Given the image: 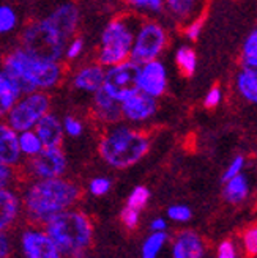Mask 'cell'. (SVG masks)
<instances>
[{"label": "cell", "mask_w": 257, "mask_h": 258, "mask_svg": "<svg viewBox=\"0 0 257 258\" xmlns=\"http://www.w3.org/2000/svg\"><path fill=\"white\" fill-rule=\"evenodd\" d=\"M19 192L22 216L33 225H44L53 216L74 208L82 199V187L67 176L27 179Z\"/></svg>", "instance_id": "1"}, {"label": "cell", "mask_w": 257, "mask_h": 258, "mask_svg": "<svg viewBox=\"0 0 257 258\" xmlns=\"http://www.w3.org/2000/svg\"><path fill=\"white\" fill-rule=\"evenodd\" d=\"M151 147L150 136L128 123L106 126L98 142L101 161L115 170H126L142 161Z\"/></svg>", "instance_id": "2"}, {"label": "cell", "mask_w": 257, "mask_h": 258, "mask_svg": "<svg viewBox=\"0 0 257 258\" xmlns=\"http://www.w3.org/2000/svg\"><path fill=\"white\" fill-rule=\"evenodd\" d=\"M2 70L15 77L24 95L53 90L60 85L65 76L62 61L41 60L25 52L21 47L13 49L5 55Z\"/></svg>", "instance_id": "3"}, {"label": "cell", "mask_w": 257, "mask_h": 258, "mask_svg": "<svg viewBox=\"0 0 257 258\" xmlns=\"http://www.w3.org/2000/svg\"><path fill=\"white\" fill-rule=\"evenodd\" d=\"M43 227L63 258H73L81 252H88L93 244V221L81 210L70 208L62 211L50 217Z\"/></svg>", "instance_id": "4"}, {"label": "cell", "mask_w": 257, "mask_h": 258, "mask_svg": "<svg viewBox=\"0 0 257 258\" xmlns=\"http://www.w3.org/2000/svg\"><path fill=\"white\" fill-rule=\"evenodd\" d=\"M139 16L125 15L111 19L99 35V47L96 52V63L102 68L130 60L134 33L140 24Z\"/></svg>", "instance_id": "5"}, {"label": "cell", "mask_w": 257, "mask_h": 258, "mask_svg": "<svg viewBox=\"0 0 257 258\" xmlns=\"http://www.w3.org/2000/svg\"><path fill=\"white\" fill-rule=\"evenodd\" d=\"M70 38L46 16L30 21L21 33L19 47L33 57L49 61H62Z\"/></svg>", "instance_id": "6"}, {"label": "cell", "mask_w": 257, "mask_h": 258, "mask_svg": "<svg viewBox=\"0 0 257 258\" xmlns=\"http://www.w3.org/2000/svg\"><path fill=\"white\" fill-rule=\"evenodd\" d=\"M169 32L157 19H142L134 33L130 60L136 64L157 60L168 47Z\"/></svg>", "instance_id": "7"}, {"label": "cell", "mask_w": 257, "mask_h": 258, "mask_svg": "<svg viewBox=\"0 0 257 258\" xmlns=\"http://www.w3.org/2000/svg\"><path fill=\"white\" fill-rule=\"evenodd\" d=\"M50 112V96L47 92H32L22 95L11 110L7 113L5 121L16 133L33 129L43 115Z\"/></svg>", "instance_id": "8"}, {"label": "cell", "mask_w": 257, "mask_h": 258, "mask_svg": "<svg viewBox=\"0 0 257 258\" xmlns=\"http://www.w3.org/2000/svg\"><path fill=\"white\" fill-rule=\"evenodd\" d=\"M68 170V158L62 147L43 148L33 158L21 164L19 172L27 179H53L62 178Z\"/></svg>", "instance_id": "9"}, {"label": "cell", "mask_w": 257, "mask_h": 258, "mask_svg": "<svg viewBox=\"0 0 257 258\" xmlns=\"http://www.w3.org/2000/svg\"><path fill=\"white\" fill-rule=\"evenodd\" d=\"M102 90L117 102H123L139 92V64L125 60L114 67L105 68Z\"/></svg>", "instance_id": "10"}, {"label": "cell", "mask_w": 257, "mask_h": 258, "mask_svg": "<svg viewBox=\"0 0 257 258\" xmlns=\"http://www.w3.org/2000/svg\"><path fill=\"white\" fill-rule=\"evenodd\" d=\"M19 249L24 258H63L43 225H25L19 233Z\"/></svg>", "instance_id": "11"}, {"label": "cell", "mask_w": 257, "mask_h": 258, "mask_svg": "<svg viewBox=\"0 0 257 258\" xmlns=\"http://www.w3.org/2000/svg\"><path fill=\"white\" fill-rule=\"evenodd\" d=\"M169 73L163 60L157 58L139 64V92L160 99L168 92Z\"/></svg>", "instance_id": "12"}, {"label": "cell", "mask_w": 257, "mask_h": 258, "mask_svg": "<svg viewBox=\"0 0 257 258\" xmlns=\"http://www.w3.org/2000/svg\"><path fill=\"white\" fill-rule=\"evenodd\" d=\"M122 120L128 124H144L158 113V99L151 98L142 92L130 96L120 102Z\"/></svg>", "instance_id": "13"}, {"label": "cell", "mask_w": 257, "mask_h": 258, "mask_svg": "<svg viewBox=\"0 0 257 258\" xmlns=\"http://www.w3.org/2000/svg\"><path fill=\"white\" fill-rule=\"evenodd\" d=\"M102 81H105V68L96 61H92L82 64L73 73L71 87L78 93L93 95L99 88H102Z\"/></svg>", "instance_id": "14"}, {"label": "cell", "mask_w": 257, "mask_h": 258, "mask_svg": "<svg viewBox=\"0 0 257 258\" xmlns=\"http://www.w3.org/2000/svg\"><path fill=\"white\" fill-rule=\"evenodd\" d=\"M172 258H205L207 247L194 230H182L175 235L171 244Z\"/></svg>", "instance_id": "15"}, {"label": "cell", "mask_w": 257, "mask_h": 258, "mask_svg": "<svg viewBox=\"0 0 257 258\" xmlns=\"http://www.w3.org/2000/svg\"><path fill=\"white\" fill-rule=\"evenodd\" d=\"M22 217L21 192L15 187L0 189V233L10 231Z\"/></svg>", "instance_id": "16"}, {"label": "cell", "mask_w": 257, "mask_h": 258, "mask_svg": "<svg viewBox=\"0 0 257 258\" xmlns=\"http://www.w3.org/2000/svg\"><path fill=\"white\" fill-rule=\"evenodd\" d=\"M90 110H92L96 121L106 126L122 121L120 102L111 98L102 88H99L98 92L92 95V99H90Z\"/></svg>", "instance_id": "17"}, {"label": "cell", "mask_w": 257, "mask_h": 258, "mask_svg": "<svg viewBox=\"0 0 257 258\" xmlns=\"http://www.w3.org/2000/svg\"><path fill=\"white\" fill-rule=\"evenodd\" d=\"M46 18L54 25H57V27L65 33V36L71 40L73 36H76V32L79 29L81 11H79V7L74 2H63L50 10L49 15H46Z\"/></svg>", "instance_id": "18"}, {"label": "cell", "mask_w": 257, "mask_h": 258, "mask_svg": "<svg viewBox=\"0 0 257 258\" xmlns=\"http://www.w3.org/2000/svg\"><path fill=\"white\" fill-rule=\"evenodd\" d=\"M33 131L36 133L38 137H40L44 148L62 147L63 137H65L62 120L53 112H47L46 115H43V117L38 120V123L35 124Z\"/></svg>", "instance_id": "19"}, {"label": "cell", "mask_w": 257, "mask_h": 258, "mask_svg": "<svg viewBox=\"0 0 257 258\" xmlns=\"http://www.w3.org/2000/svg\"><path fill=\"white\" fill-rule=\"evenodd\" d=\"M18 133L7 121L0 120V161L19 169L22 164Z\"/></svg>", "instance_id": "20"}, {"label": "cell", "mask_w": 257, "mask_h": 258, "mask_svg": "<svg viewBox=\"0 0 257 258\" xmlns=\"http://www.w3.org/2000/svg\"><path fill=\"white\" fill-rule=\"evenodd\" d=\"M22 95L24 93L18 81L5 70L0 68V120L7 117V113Z\"/></svg>", "instance_id": "21"}, {"label": "cell", "mask_w": 257, "mask_h": 258, "mask_svg": "<svg viewBox=\"0 0 257 258\" xmlns=\"http://www.w3.org/2000/svg\"><path fill=\"white\" fill-rule=\"evenodd\" d=\"M202 0H164L166 13L178 24H186L199 16Z\"/></svg>", "instance_id": "22"}, {"label": "cell", "mask_w": 257, "mask_h": 258, "mask_svg": "<svg viewBox=\"0 0 257 258\" xmlns=\"http://www.w3.org/2000/svg\"><path fill=\"white\" fill-rule=\"evenodd\" d=\"M249 196V179L246 175H237L234 178L224 181L223 187V199L229 205H240Z\"/></svg>", "instance_id": "23"}, {"label": "cell", "mask_w": 257, "mask_h": 258, "mask_svg": "<svg viewBox=\"0 0 257 258\" xmlns=\"http://www.w3.org/2000/svg\"><path fill=\"white\" fill-rule=\"evenodd\" d=\"M234 87L243 101L257 106V76L240 70L234 79Z\"/></svg>", "instance_id": "24"}, {"label": "cell", "mask_w": 257, "mask_h": 258, "mask_svg": "<svg viewBox=\"0 0 257 258\" xmlns=\"http://www.w3.org/2000/svg\"><path fill=\"white\" fill-rule=\"evenodd\" d=\"M175 64L180 74L185 77H192L197 70V54L192 46L189 44H180L174 55Z\"/></svg>", "instance_id": "25"}, {"label": "cell", "mask_w": 257, "mask_h": 258, "mask_svg": "<svg viewBox=\"0 0 257 258\" xmlns=\"http://www.w3.org/2000/svg\"><path fill=\"white\" fill-rule=\"evenodd\" d=\"M169 241V235L166 231H160V233H150L140 247V258H158L161 250Z\"/></svg>", "instance_id": "26"}, {"label": "cell", "mask_w": 257, "mask_h": 258, "mask_svg": "<svg viewBox=\"0 0 257 258\" xmlns=\"http://www.w3.org/2000/svg\"><path fill=\"white\" fill-rule=\"evenodd\" d=\"M18 142H19L21 154H22V158H25V159L36 156V154L44 148L40 137L36 136V133L33 131V129L18 133Z\"/></svg>", "instance_id": "27"}, {"label": "cell", "mask_w": 257, "mask_h": 258, "mask_svg": "<svg viewBox=\"0 0 257 258\" xmlns=\"http://www.w3.org/2000/svg\"><path fill=\"white\" fill-rule=\"evenodd\" d=\"M137 15L144 13V15L150 16H160L163 13H166L164 8V0H125Z\"/></svg>", "instance_id": "28"}, {"label": "cell", "mask_w": 257, "mask_h": 258, "mask_svg": "<svg viewBox=\"0 0 257 258\" xmlns=\"http://www.w3.org/2000/svg\"><path fill=\"white\" fill-rule=\"evenodd\" d=\"M150 197H151V192H150L148 187H145V186H136L130 192V196H128L125 206H130V208L137 210V211L142 213V210L145 208V206L148 205V202H150Z\"/></svg>", "instance_id": "29"}, {"label": "cell", "mask_w": 257, "mask_h": 258, "mask_svg": "<svg viewBox=\"0 0 257 258\" xmlns=\"http://www.w3.org/2000/svg\"><path fill=\"white\" fill-rule=\"evenodd\" d=\"M19 16L10 5H0V35H8L18 27Z\"/></svg>", "instance_id": "30"}, {"label": "cell", "mask_w": 257, "mask_h": 258, "mask_svg": "<svg viewBox=\"0 0 257 258\" xmlns=\"http://www.w3.org/2000/svg\"><path fill=\"white\" fill-rule=\"evenodd\" d=\"M166 216H168L169 221L175 222V224H186L191 221L192 217V211L188 205H183V203H175V205H171L168 211H166Z\"/></svg>", "instance_id": "31"}, {"label": "cell", "mask_w": 257, "mask_h": 258, "mask_svg": "<svg viewBox=\"0 0 257 258\" xmlns=\"http://www.w3.org/2000/svg\"><path fill=\"white\" fill-rule=\"evenodd\" d=\"M112 189V181L108 176H95L88 181L87 190L92 197H105Z\"/></svg>", "instance_id": "32"}, {"label": "cell", "mask_w": 257, "mask_h": 258, "mask_svg": "<svg viewBox=\"0 0 257 258\" xmlns=\"http://www.w3.org/2000/svg\"><path fill=\"white\" fill-rule=\"evenodd\" d=\"M19 178H21L19 169H16V167H11V165L0 161V189L13 187L18 183Z\"/></svg>", "instance_id": "33"}, {"label": "cell", "mask_w": 257, "mask_h": 258, "mask_svg": "<svg viewBox=\"0 0 257 258\" xmlns=\"http://www.w3.org/2000/svg\"><path fill=\"white\" fill-rule=\"evenodd\" d=\"M85 50V41L82 36H73L71 40H68L65 46V52H63V60L67 61H74L78 60Z\"/></svg>", "instance_id": "34"}, {"label": "cell", "mask_w": 257, "mask_h": 258, "mask_svg": "<svg viewBox=\"0 0 257 258\" xmlns=\"http://www.w3.org/2000/svg\"><path fill=\"white\" fill-rule=\"evenodd\" d=\"M203 24H205V19L202 15L192 18L191 21H188L186 24H183V35L188 41H197L200 35H202V30H203Z\"/></svg>", "instance_id": "35"}, {"label": "cell", "mask_w": 257, "mask_h": 258, "mask_svg": "<svg viewBox=\"0 0 257 258\" xmlns=\"http://www.w3.org/2000/svg\"><path fill=\"white\" fill-rule=\"evenodd\" d=\"M241 246L249 258L257 256V224L245 230L241 236Z\"/></svg>", "instance_id": "36"}, {"label": "cell", "mask_w": 257, "mask_h": 258, "mask_svg": "<svg viewBox=\"0 0 257 258\" xmlns=\"http://www.w3.org/2000/svg\"><path fill=\"white\" fill-rule=\"evenodd\" d=\"M62 126H63V133L68 137L78 139L84 134V123L81 118L74 117V115H67L62 120Z\"/></svg>", "instance_id": "37"}, {"label": "cell", "mask_w": 257, "mask_h": 258, "mask_svg": "<svg viewBox=\"0 0 257 258\" xmlns=\"http://www.w3.org/2000/svg\"><path fill=\"white\" fill-rule=\"evenodd\" d=\"M120 222L126 230H136L140 222V211L133 210L130 206H123L120 211Z\"/></svg>", "instance_id": "38"}, {"label": "cell", "mask_w": 257, "mask_h": 258, "mask_svg": "<svg viewBox=\"0 0 257 258\" xmlns=\"http://www.w3.org/2000/svg\"><path fill=\"white\" fill-rule=\"evenodd\" d=\"M245 164H246L245 156H241V154H237V156H235L232 161H230L229 165L226 167V170H224V173H223V176H221L223 183L227 181V179H230V178H234V176L240 175V173L243 172V169H245Z\"/></svg>", "instance_id": "39"}, {"label": "cell", "mask_w": 257, "mask_h": 258, "mask_svg": "<svg viewBox=\"0 0 257 258\" xmlns=\"http://www.w3.org/2000/svg\"><path fill=\"white\" fill-rule=\"evenodd\" d=\"M223 98H224L223 88L218 87V85H213L203 96V101H202L203 107L205 109H216L223 102Z\"/></svg>", "instance_id": "40"}, {"label": "cell", "mask_w": 257, "mask_h": 258, "mask_svg": "<svg viewBox=\"0 0 257 258\" xmlns=\"http://www.w3.org/2000/svg\"><path fill=\"white\" fill-rule=\"evenodd\" d=\"M216 258H238L237 244L232 239H224L216 249Z\"/></svg>", "instance_id": "41"}, {"label": "cell", "mask_w": 257, "mask_h": 258, "mask_svg": "<svg viewBox=\"0 0 257 258\" xmlns=\"http://www.w3.org/2000/svg\"><path fill=\"white\" fill-rule=\"evenodd\" d=\"M13 250H15V241L10 231L0 233V258H11Z\"/></svg>", "instance_id": "42"}, {"label": "cell", "mask_w": 257, "mask_h": 258, "mask_svg": "<svg viewBox=\"0 0 257 258\" xmlns=\"http://www.w3.org/2000/svg\"><path fill=\"white\" fill-rule=\"evenodd\" d=\"M240 70L257 76V54H241Z\"/></svg>", "instance_id": "43"}, {"label": "cell", "mask_w": 257, "mask_h": 258, "mask_svg": "<svg viewBox=\"0 0 257 258\" xmlns=\"http://www.w3.org/2000/svg\"><path fill=\"white\" fill-rule=\"evenodd\" d=\"M241 54H257V25L248 33L241 46Z\"/></svg>", "instance_id": "44"}, {"label": "cell", "mask_w": 257, "mask_h": 258, "mask_svg": "<svg viewBox=\"0 0 257 258\" xmlns=\"http://www.w3.org/2000/svg\"><path fill=\"white\" fill-rule=\"evenodd\" d=\"M150 231L151 233H160V231H168V221L164 217H155L150 222Z\"/></svg>", "instance_id": "45"}]
</instances>
